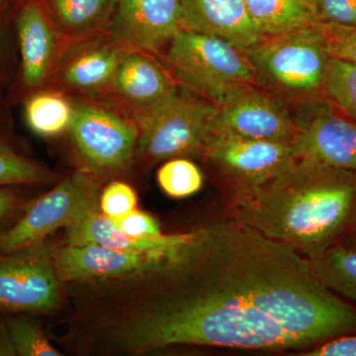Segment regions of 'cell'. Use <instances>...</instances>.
I'll list each match as a JSON object with an SVG mask.
<instances>
[{
    "instance_id": "obj_23",
    "label": "cell",
    "mask_w": 356,
    "mask_h": 356,
    "mask_svg": "<svg viewBox=\"0 0 356 356\" xmlns=\"http://www.w3.org/2000/svg\"><path fill=\"white\" fill-rule=\"evenodd\" d=\"M323 91L325 95L356 122V64L332 57L327 65Z\"/></svg>"
},
{
    "instance_id": "obj_10",
    "label": "cell",
    "mask_w": 356,
    "mask_h": 356,
    "mask_svg": "<svg viewBox=\"0 0 356 356\" xmlns=\"http://www.w3.org/2000/svg\"><path fill=\"white\" fill-rule=\"evenodd\" d=\"M40 245L0 257V310L34 313L57 306L60 280Z\"/></svg>"
},
{
    "instance_id": "obj_3",
    "label": "cell",
    "mask_w": 356,
    "mask_h": 356,
    "mask_svg": "<svg viewBox=\"0 0 356 356\" xmlns=\"http://www.w3.org/2000/svg\"><path fill=\"white\" fill-rule=\"evenodd\" d=\"M330 48L324 26L317 25L264 37L242 51L259 81H264L283 97L303 103L324 88Z\"/></svg>"
},
{
    "instance_id": "obj_29",
    "label": "cell",
    "mask_w": 356,
    "mask_h": 356,
    "mask_svg": "<svg viewBox=\"0 0 356 356\" xmlns=\"http://www.w3.org/2000/svg\"><path fill=\"white\" fill-rule=\"evenodd\" d=\"M124 233L133 236H159L163 235L158 221L147 213L133 210L123 216L110 218Z\"/></svg>"
},
{
    "instance_id": "obj_17",
    "label": "cell",
    "mask_w": 356,
    "mask_h": 356,
    "mask_svg": "<svg viewBox=\"0 0 356 356\" xmlns=\"http://www.w3.org/2000/svg\"><path fill=\"white\" fill-rule=\"evenodd\" d=\"M177 86L172 76L149 54L126 51L109 92L136 110L165 97Z\"/></svg>"
},
{
    "instance_id": "obj_13",
    "label": "cell",
    "mask_w": 356,
    "mask_h": 356,
    "mask_svg": "<svg viewBox=\"0 0 356 356\" xmlns=\"http://www.w3.org/2000/svg\"><path fill=\"white\" fill-rule=\"evenodd\" d=\"M15 30L21 56L20 84L25 91L34 93L58 65V30L44 0H21Z\"/></svg>"
},
{
    "instance_id": "obj_11",
    "label": "cell",
    "mask_w": 356,
    "mask_h": 356,
    "mask_svg": "<svg viewBox=\"0 0 356 356\" xmlns=\"http://www.w3.org/2000/svg\"><path fill=\"white\" fill-rule=\"evenodd\" d=\"M181 30V0H118L105 33L127 51L158 54Z\"/></svg>"
},
{
    "instance_id": "obj_1",
    "label": "cell",
    "mask_w": 356,
    "mask_h": 356,
    "mask_svg": "<svg viewBox=\"0 0 356 356\" xmlns=\"http://www.w3.org/2000/svg\"><path fill=\"white\" fill-rule=\"evenodd\" d=\"M143 281L144 300L117 327L131 353L306 350L356 334V306L325 286L308 259L227 215L191 231Z\"/></svg>"
},
{
    "instance_id": "obj_15",
    "label": "cell",
    "mask_w": 356,
    "mask_h": 356,
    "mask_svg": "<svg viewBox=\"0 0 356 356\" xmlns=\"http://www.w3.org/2000/svg\"><path fill=\"white\" fill-rule=\"evenodd\" d=\"M109 37L90 39L76 44L58 63V83L86 96L109 92L117 67L126 53Z\"/></svg>"
},
{
    "instance_id": "obj_26",
    "label": "cell",
    "mask_w": 356,
    "mask_h": 356,
    "mask_svg": "<svg viewBox=\"0 0 356 356\" xmlns=\"http://www.w3.org/2000/svg\"><path fill=\"white\" fill-rule=\"evenodd\" d=\"M11 339L17 355L20 356H60L39 325L25 315L15 316L6 321Z\"/></svg>"
},
{
    "instance_id": "obj_31",
    "label": "cell",
    "mask_w": 356,
    "mask_h": 356,
    "mask_svg": "<svg viewBox=\"0 0 356 356\" xmlns=\"http://www.w3.org/2000/svg\"><path fill=\"white\" fill-rule=\"evenodd\" d=\"M300 355L356 356V334H346L330 339L307 350L305 353H300Z\"/></svg>"
},
{
    "instance_id": "obj_6",
    "label": "cell",
    "mask_w": 356,
    "mask_h": 356,
    "mask_svg": "<svg viewBox=\"0 0 356 356\" xmlns=\"http://www.w3.org/2000/svg\"><path fill=\"white\" fill-rule=\"evenodd\" d=\"M97 180L76 172L28 205L18 221L0 236V257L40 245L55 229L67 227L96 209Z\"/></svg>"
},
{
    "instance_id": "obj_22",
    "label": "cell",
    "mask_w": 356,
    "mask_h": 356,
    "mask_svg": "<svg viewBox=\"0 0 356 356\" xmlns=\"http://www.w3.org/2000/svg\"><path fill=\"white\" fill-rule=\"evenodd\" d=\"M26 122L33 132L42 137H54L70 128L74 103L51 91H38L25 102Z\"/></svg>"
},
{
    "instance_id": "obj_32",
    "label": "cell",
    "mask_w": 356,
    "mask_h": 356,
    "mask_svg": "<svg viewBox=\"0 0 356 356\" xmlns=\"http://www.w3.org/2000/svg\"><path fill=\"white\" fill-rule=\"evenodd\" d=\"M331 41L332 57L343 58L356 64V28L351 30L327 29Z\"/></svg>"
},
{
    "instance_id": "obj_12",
    "label": "cell",
    "mask_w": 356,
    "mask_h": 356,
    "mask_svg": "<svg viewBox=\"0 0 356 356\" xmlns=\"http://www.w3.org/2000/svg\"><path fill=\"white\" fill-rule=\"evenodd\" d=\"M170 252H127L97 245L67 243L55 252L53 264L58 280L65 282L143 278Z\"/></svg>"
},
{
    "instance_id": "obj_25",
    "label": "cell",
    "mask_w": 356,
    "mask_h": 356,
    "mask_svg": "<svg viewBox=\"0 0 356 356\" xmlns=\"http://www.w3.org/2000/svg\"><path fill=\"white\" fill-rule=\"evenodd\" d=\"M158 181L168 196L184 198L200 191L203 175L195 163L186 159L175 158L159 168Z\"/></svg>"
},
{
    "instance_id": "obj_24",
    "label": "cell",
    "mask_w": 356,
    "mask_h": 356,
    "mask_svg": "<svg viewBox=\"0 0 356 356\" xmlns=\"http://www.w3.org/2000/svg\"><path fill=\"white\" fill-rule=\"evenodd\" d=\"M51 179L46 168L16 153L0 139V187L39 184Z\"/></svg>"
},
{
    "instance_id": "obj_5",
    "label": "cell",
    "mask_w": 356,
    "mask_h": 356,
    "mask_svg": "<svg viewBox=\"0 0 356 356\" xmlns=\"http://www.w3.org/2000/svg\"><path fill=\"white\" fill-rule=\"evenodd\" d=\"M165 58L173 79L217 106L234 86L259 83L242 51L209 35L180 30L168 43Z\"/></svg>"
},
{
    "instance_id": "obj_37",
    "label": "cell",
    "mask_w": 356,
    "mask_h": 356,
    "mask_svg": "<svg viewBox=\"0 0 356 356\" xmlns=\"http://www.w3.org/2000/svg\"><path fill=\"white\" fill-rule=\"evenodd\" d=\"M0 118H1V113H0Z\"/></svg>"
},
{
    "instance_id": "obj_16",
    "label": "cell",
    "mask_w": 356,
    "mask_h": 356,
    "mask_svg": "<svg viewBox=\"0 0 356 356\" xmlns=\"http://www.w3.org/2000/svg\"><path fill=\"white\" fill-rule=\"evenodd\" d=\"M181 29L224 40L240 51L264 38L243 0H181Z\"/></svg>"
},
{
    "instance_id": "obj_28",
    "label": "cell",
    "mask_w": 356,
    "mask_h": 356,
    "mask_svg": "<svg viewBox=\"0 0 356 356\" xmlns=\"http://www.w3.org/2000/svg\"><path fill=\"white\" fill-rule=\"evenodd\" d=\"M137 196L130 185L114 181L107 185L100 198V208L103 214L109 218H117L135 210Z\"/></svg>"
},
{
    "instance_id": "obj_27",
    "label": "cell",
    "mask_w": 356,
    "mask_h": 356,
    "mask_svg": "<svg viewBox=\"0 0 356 356\" xmlns=\"http://www.w3.org/2000/svg\"><path fill=\"white\" fill-rule=\"evenodd\" d=\"M316 19L331 30L356 28V0H309Z\"/></svg>"
},
{
    "instance_id": "obj_14",
    "label": "cell",
    "mask_w": 356,
    "mask_h": 356,
    "mask_svg": "<svg viewBox=\"0 0 356 356\" xmlns=\"http://www.w3.org/2000/svg\"><path fill=\"white\" fill-rule=\"evenodd\" d=\"M296 115L299 129L293 147L297 158L356 173V122L324 108Z\"/></svg>"
},
{
    "instance_id": "obj_18",
    "label": "cell",
    "mask_w": 356,
    "mask_h": 356,
    "mask_svg": "<svg viewBox=\"0 0 356 356\" xmlns=\"http://www.w3.org/2000/svg\"><path fill=\"white\" fill-rule=\"evenodd\" d=\"M67 243L97 245L127 252H170L188 238V233L159 236H133L122 232L109 217L93 209L65 227Z\"/></svg>"
},
{
    "instance_id": "obj_34",
    "label": "cell",
    "mask_w": 356,
    "mask_h": 356,
    "mask_svg": "<svg viewBox=\"0 0 356 356\" xmlns=\"http://www.w3.org/2000/svg\"><path fill=\"white\" fill-rule=\"evenodd\" d=\"M7 51H8V38H7L6 25L0 14V77L3 76L4 74V67H6L4 63H6Z\"/></svg>"
},
{
    "instance_id": "obj_19",
    "label": "cell",
    "mask_w": 356,
    "mask_h": 356,
    "mask_svg": "<svg viewBox=\"0 0 356 356\" xmlns=\"http://www.w3.org/2000/svg\"><path fill=\"white\" fill-rule=\"evenodd\" d=\"M60 32L86 38L106 30L118 0H44Z\"/></svg>"
},
{
    "instance_id": "obj_7",
    "label": "cell",
    "mask_w": 356,
    "mask_h": 356,
    "mask_svg": "<svg viewBox=\"0 0 356 356\" xmlns=\"http://www.w3.org/2000/svg\"><path fill=\"white\" fill-rule=\"evenodd\" d=\"M202 156L221 179L226 199L264 184L297 158L293 142L217 133L208 142Z\"/></svg>"
},
{
    "instance_id": "obj_35",
    "label": "cell",
    "mask_w": 356,
    "mask_h": 356,
    "mask_svg": "<svg viewBox=\"0 0 356 356\" xmlns=\"http://www.w3.org/2000/svg\"><path fill=\"white\" fill-rule=\"evenodd\" d=\"M341 243L346 245V247L355 248L356 250V233L353 234V235H350V236H348V238H344Z\"/></svg>"
},
{
    "instance_id": "obj_36",
    "label": "cell",
    "mask_w": 356,
    "mask_h": 356,
    "mask_svg": "<svg viewBox=\"0 0 356 356\" xmlns=\"http://www.w3.org/2000/svg\"><path fill=\"white\" fill-rule=\"evenodd\" d=\"M8 2L9 0H0V14L3 13L4 8H6Z\"/></svg>"
},
{
    "instance_id": "obj_30",
    "label": "cell",
    "mask_w": 356,
    "mask_h": 356,
    "mask_svg": "<svg viewBox=\"0 0 356 356\" xmlns=\"http://www.w3.org/2000/svg\"><path fill=\"white\" fill-rule=\"evenodd\" d=\"M29 204L10 186L0 187V236L18 221Z\"/></svg>"
},
{
    "instance_id": "obj_4",
    "label": "cell",
    "mask_w": 356,
    "mask_h": 356,
    "mask_svg": "<svg viewBox=\"0 0 356 356\" xmlns=\"http://www.w3.org/2000/svg\"><path fill=\"white\" fill-rule=\"evenodd\" d=\"M219 107L177 86L170 95L134 110L137 153L147 161L202 156L216 130Z\"/></svg>"
},
{
    "instance_id": "obj_33",
    "label": "cell",
    "mask_w": 356,
    "mask_h": 356,
    "mask_svg": "<svg viewBox=\"0 0 356 356\" xmlns=\"http://www.w3.org/2000/svg\"><path fill=\"white\" fill-rule=\"evenodd\" d=\"M15 346L11 339L7 322L0 320V356H16Z\"/></svg>"
},
{
    "instance_id": "obj_20",
    "label": "cell",
    "mask_w": 356,
    "mask_h": 356,
    "mask_svg": "<svg viewBox=\"0 0 356 356\" xmlns=\"http://www.w3.org/2000/svg\"><path fill=\"white\" fill-rule=\"evenodd\" d=\"M262 36L321 25L309 0H243Z\"/></svg>"
},
{
    "instance_id": "obj_8",
    "label": "cell",
    "mask_w": 356,
    "mask_h": 356,
    "mask_svg": "<svg viewBox=\"0 0 356 356\" xmlns=\"http://www.w3.org/2000/svg\"><path fill=\"white\" fill-rule=\"evenodd\" d=\"M215 134L245 139L293 142L298 133L296 115L282 97L259 83L238 84L219 105Z\"/></svg>"
},
{
    "instance_id": "obj_9",
    "label": "cell",
    "mask_w": 356,
    "mask_h": 356,
    "mask_svg": "<svg viewBox=\"0 0 356 356\" xmlns=\"http://www.w3.org/2000/svg\"><path fill=\"white\" fill-rule=\"evenodd\" d=\"M69 130L77 151L95 172L124 170L137 152L139 131L135 122L102 105L74 103Z\"/></svg>"
},
{
    "instance_id": "obj_2",
    "label": "cell",
    "mask_w": 356,
    "mask_h": 356,
    "mask_svg": "<svg viewBox=\"0 0 356 356\" xmlns=\"http://www.w3.org/2000/svg\"><path fill=\"white\" fill-rule=\"evenodd\" d=\"M226 205L227 216L313 259L356 233V173L296 158Z\"/></svg>"
},
{
    "instance_id": "obj_21",
    "label": "cell",
    "mask_w": 356,
    "mask_h": 356,
    "mask_svg": "<svg viewBox=\"0 0 356 356\" xmlns=\"http://www.w3.org/2000/svg\"><path fill=\"white\" fill-rule=\"evenodd\" d=\"M309 262L325 286L356 306L355 248L339 243Z\"/></svg>"
}]
</instances>
